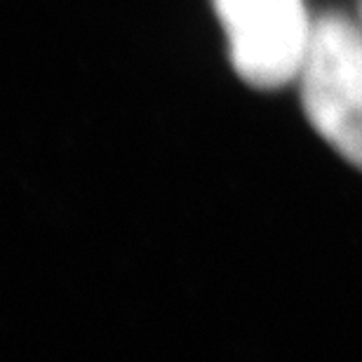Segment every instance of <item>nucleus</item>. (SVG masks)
Wrapping results in <instances>:
<instances>
[{
    "instance_id": "nucleus-1",
    "label": "nucleus",
    "mask_w": 362,
    "mask_h": 362,
    "mask_svg": "<svg viewBox=\"0 0 362 362\" xmlns=\"http://www.w3.org/2000/svg\"><path fill=\"white\" fill-rule=\"evenodd\" d=\"M299 83L315 132L362 170V28L341 14L315 21Z\"/></svg>"
},
{
    "instance_id": "nucleus-2",
    "label": "nucleus",
    "mask_w": 362,
    "mask_h": 362,
    "mask_svg": "<svg viewBox=\"0 0 362 362\" xmlns=\"http://www.w3.org/2000/svg\"><path fill=\"white\" fill-rule=\"evenodd\" d=\"M228 38L230 62L252 88L275 90L299 81L313 42L303 0H212Z\"/></svg>"
},
{
    "instance_id": "nucleus-3",
    "label": "nucleus",
    "mask_w": 362,
    "mask_h": 362,
    "mask_svg": "<svg viewBox=\"0 0 362 362\" xmlns=\"http://www.w3.org/2000/svg\"><path fill=\"white\" fill-rule=\"evenodd\" d=\"M360 28H362V24H360Z\"/></svg>"
}]
</instances>
